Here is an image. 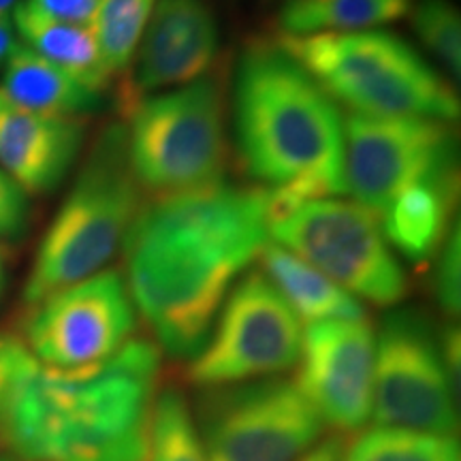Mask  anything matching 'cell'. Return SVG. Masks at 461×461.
I'll return each instance as SVG.
<instances>
[{"label": "cell", "mask_w": 461, "mask_h": 461, "mask_svg": "<svg viewBox=\"0 0 461 461\" xmlns=\"http://www.w3.org/2000/svg\"><path fill=\"white\" fill-rule=\"evenodd\" d=\"M269 241L261 186L218 182L143 203L122 246L126 286L154 344L193 359L224 299Z\"/></svg>", "instance_id": "obj_1"}, {"label": "cell", "mask_w": 461, "mask_h": 461, "mask_svg": "<svg viewBox=\"0 0 461 461\" xmlns=\"http://www.w3.org/2000/svg\"><path fill=\"white\" fill-rule=\"evenodd\" d=\"M163 353L132 338L96 366H37L0 412V448L17 461H143Z\"/></svg>", "instance_id": "obj_2"}, {"label": "cell", "mask_w": 461, "mask_h": 461, "mask_svg": "<svg viewBox=\"0 0 461 461\" xmlns=\"http://www.w3.org/2000/svg\"><path fill=\"white\" fill-rule=\"evenodd\" d=\"M233 129L246 176L267 190L269 221L308 201L348 194L344 113L278 41H255L241 54Z\"/></svg>", "instance_id": "obj_3"}, {"label": "cell", "mask_w": 461, "mask_h": 461, "mask_svg": "<svg viewBox=\"0 0 461 461\" xmlns=\"http://www.w3.org/2000/svg\"><path fill=\"white\" fill-rule=\"evenodd\" d=\"M143 203L126 152L124 124H107L37 248L22 291L26 308L103 272L122 250Z\"/></svg>", "instance_id": "obj_4"}, {"label": "cell", "mask_w": 461, "mask_h": 461, "mask_svg": "<svg viewBox=\"0 0 461 461\" xmlns=\"http://www.w3.org/2000/svg\"><path fill=\"white\" fill-rule=\"evenodd\" d=\"M276 41L348 113L442 122L459 118L461 103L451 82L397 34H280Z\"/></svg>", "instance_id": "obj_5"}, {"label": "cell", "mask_w": 461, "mask_h": 461, "mask_svg": "<svg viewBox=\"0 0 461 461\" xmlns=\"http://www.w3.org/2000/svg\"><path fill=\"white\" fill-rule=\"evenodd\" d=\"M126 118V152L143 194L157 199L224 182L227 99L214 75L146 96Z\"/></svg>", "instance_id": "obj_6"}, {"label": "cell", "mask_w": 461, "mask_h": 461, "mask_svg": "<svg viewBox=\"0 0 461 461\" xmlns=\"http://www.w3.org/2000/svg\"><path fill=\"white\" fill-rule=\"evenodd\" d=\"M269 240L302 257L359 302L393 308L408 276L376 214L338 197L314 199L269 221Z\"/></svg>", "instance_id": "obj_7"}, {"label": "cell", "mask_w": 461, "mask_h": 461, "mask_svg": "<svg viewBox=\"0 0 461 461\" xmlns=\"http://www.w3.org/2000/svg\"><path fill=\"white\" fill-rule=\"evenodd\" d=\"M303 327L261 269L246 272L224 299L186 378L201 391L276 378L297 366Z\"/></svg>", "instance_id": "obj_8"}, {"label": "cell", "mask_w": 461, "mask_h": 461, "mask_svg": "<svg viewBox=\"0 0 461 461\" xmlns=\"http://www.w3.org/2000/svg\"><path fill=\"white\" fill-rule=\"evenodd\" d=\"M193 412L207 461H295L325 434L297 384L278 376L201 391Z\"/></svg>", "instance_id": "obj_9"}, {"label": "cell", "mask_w": 461, "mask_h": 461, "mask_svg": "<svg viewBox=\"0 0 461 461\" xmlns=\"http://www.w3.org/2000/svg\"><path fill=\"white\" fill-rule=\"evenodd\" d=\"M457 376L436 327L414 310H393L376 331L372 419L378 428L453 436Z\"/></svg>", "instance_id": "obj_10"}, {"label": "cell", "mask_w": 461, "mask_h": 461, "mask_svg": "<svg viewBox=\"0 0 461 461\" xmlns=\"http://www.w3.org/2000/svg\"><path fill=\"white\" fill-rule=\"evenodd\" d=\"M137 331V310L124 276L103 269L28 308V353L45 370L73 372L109 359Z\"/></svg>", "instance_id": "obj_11"}, {"label": "cell", "mask_w": 461, "mask_h": 461, "mask_svg": "<svg viewBox=\"0 0 461 461\" xmlns=\"http://www.w3.org/2000/svg\"><path fill=\"white\" fill-rule=\"evenodd\" d=\"M346 188L359 205L383 216L402 190L457 165L451 122L344 113Z\"/></svg>", "instance_id": "obj_12"}, {"label": "cell", "mask_w": 461, "mask_h": 461, "mask_svg": "<svg viewBox=\"0 0 461 461\" xmlns=\"http://www.w3.org/2000/svg\"><path fill=\"white\" fill-rule=\"evenodd\" d=\"M374 357L376 331L366 319L312 322L303 330L293 383L339 436L372 419Z\"/></svg>", "instance_id": "obj_13"}, {"label": "cell", "mask_w": 461, "mask_h": 461, "mask_svg": "<svg viewBox=\"0 0 461 461\" xmlns=\"http://www.w3.org/2000/svg\"><path fill=\"white\" fill-rule=\"evenodd\" d=\"M218 54V26L205 0H157L131 62V77L118 90L126 115L141 99L205 77Z\"/></svg>", "instance_id": "obj_14"}, {"label": "cell", "mask_w": 461, "mask_h": 461, "mask_svg": "<svg viewBox=\"0 0 461 461\" xmlns=\"http://www.w3.org/2000/svg\"><path fill=\"white\" fill-rule=\"evenodd\" d=\"M84 140V118L28 112L0 92V169L26 194H48L60 186Z\"/></svg>", "instance_id": "obj_15"}, {"label": "cell", "mask_w": 461, "mask_h": 461, "mask_svg": "<svg viewBox=\"0 0 461 461\" xmlns=\"http://www.w3.org/2000/svg\"><path fill=\"white\" fill-rule=\"evenodd\" d=\"M457 194L459 167L402 190L384 210L380 224L389 246L412 263L431 261L453 229Z\"/></svg>", "instance_id": "obj_16"}, {"label": "cell", "mask_w": 461, "mask_h": 461, "mask_svg": "<svg viewBox=\"0 0 461 461\" xmlns=\"http://www.w3.org/2000/svg\"><path fill=\"white\" fill-rule=\"evenodd\" d=\"M0 92L34 113L82 118L99 109L103 95L51 65L26 45H15L0 71Z\"/></svg>", "instance_id": "obj_17"}, {"label": "cell", "mask_w": 461, "mask_h": 461, "mask_svg": "<svg viewBox=\"0 0 461 461\" xmlns=\"http://www.w3.org/2000/svg\"><path fill=\"white\" fill-rule=\"evenodd\" d=\"M11 22L14 31L34 54L60 67L62 71L101 95L109 88L112 73L103 62L99 43L90 26L58 20L28 0H20L15 5L11 11Z\"/></svg>", "instance_id": "obj_18"}, {"label": "cell", "mask_w": 461, "mask_h": 461, "mask_svg": "<svg viewBox=\"0 0 461 461\" xmlns=\"http://www.w3.org/2000/svg\"><path fill=\"white\" fill-rule=\"evenodd\" d=\"M257 261L299 321L312 325L325 321L366 319V308L359 299L276 241L269 240L265 244Z\"/></svg>", "instance_id": "obj_19"}, {"label": "cell", "mask_w": 461, "mask_h": 461, "mask_svg": "<svg viewBox=\"0 0 461 461\" xmlns=\"http://www.w3.org/2000/svg\"><path fill=\"white\" fill-rule=\"evenodd\" d=\"M411 7L412 0H286L278 28L288 37L374 31L406 17Z\"/></svg>", "instance_id": "obj_20"}, {"label": "cell", "mask_w": 461, "mask_h": 461, "mask_svg": "<svg viewBox=\"0 0 461 461\" xmlns=\"http://www.w3.org/2000/svg\"><path fill=\"white\" fill-rule=\"evenodd\" d=\"M143 461H207L193 406L177 387L157 391Z\"/></svg>", "instance_id": "obj_21"}, {"label": "cell", "mask_w": 461, "mask_h": 461, "mask_svg": "<svg viewBox=\"0 0 461 461\" xmlns=\"http://www.w3.org/2000/svg\"><path fill=\"white\" fill-rule=\"evenodd\" d=\"M157 0H96L90 28L107 71H129Z\"/></svg>", "instance_id": "obj_22"}, {"label": "cell", "mask_w": 461, "mask_h": 461, "mask_svg": "<svg viewBox=\"0 0 461 461\" xmlns=\"http://www.w3.org/2000/svg\"><path fill=\"white\" fill-rule=\"evenodd\" d=\"M342 461H461V457L453 436L376 425L344 448Z\"/></svg>", "instance_id": "obj_23"}, {"label": "cell", "mask_w": 461, "mask_h": 461, "mask_svg": "<svg viewBox=\"0 0 461 461\" xmlns=\"http://www.w3.org/2000/svg\"><path fill=\"white\" fill-rule=\"evenodd\" d=\"M411 24L419 41L445 65L448 75L461 73V17L451 0H419L411 7Z\"/></svg>", "instance_id": "obj_24"}, {"label": "cell", "mask_w": 461, "mask_h": 461, "mask_svg": "<svg viewBox=\"0 0 461 461\" xmlns=\"http://www.w3.org/2000/svg\"><path fill=\"white\" fill-rule=\"evenodd\" d=\"M461 233L459 222L453 224L451 233L447 235L445 244L440 246L436 258L434 278L431 288L440 310L447 316H457L461 308Z\"/></svg>", "instance_id": "obj_25"}, {"label": "cell", "mask_w": 461, "mask_h": 461, "mask_svg": "<svg viewBox=\"0 0 461 461\" xmlns=\"http://www.w3.org/2000/svg\"><path fill=\"white\" fill-rule=\"evenodd\" d=\"M37 366L39 363L28 353L24 339L15 333L0 331V412L14 389Z\"/></svg>", "instance_id": "obj_26"}, {"label": "cell", "mask_w": 461, "mask_h": 461, "mask_svg": "<svg viewBox=\"0 0 461 461\" xmlns=\"http://www.w3.org/2000/svg\"><path fill=\"white\" fill-rule=\"evenodd\" d=\"M28 194L0 169V240H14L28 224Z\"/></svg>", "instance_id": "obj_27"}, {"label": "cell", "mask_w": 461, "mask_h": 461, "mask_svg": "<svg viewBox=\"0 0 461 461\" xmlns=\"http://www.w3.org/2000/svg\"><path fill=\"white\" fill-rule=\"evenodd\" d=\"M28 3H32L45 14L58 17V20L86 26H90L96 7V0H28Z\"/></svg>", "instance_id": "obj_28"}, {"label": "cell", "mask_w": 461, "mask_h": 461, "mask_svg": "<svg viewBox=\"0 0 461 461\" xmlns=\"http://www.w3.org/2000/svg\"><path fill=\"white\" fill-rule=\"evenodd\" d=\"M344 448H346L344 436L333 434V436L322 438V440L316 442L310 451H305L302 457L295 461H342Z\"/></svg>", "instance_id": "obj_29"}, {"label": "cell", "mask_w": 461, "mask_h": 461, "mask_svg": "<svg viewBox=\"0 0 461 461\" xmlns=\"http://www.w3.org/2000/svg\"><path fill=\"white\" fill-rule=\"evenodd\" d=\"M15 31L11 15H0V71H3L5 62L11 56V51L15 50Z\"/></svg>", "instance_id": "obj_30"}, {"label": "cell", "mask_w": 461, "mask_h": 461, "mask_svg": "<svg viewBox=\"0 0 461 461\" xmlns=\"http://www.w3.org/2000/svg\"><path fill=\"white\" fill-rule=\"evenodd\" d=\"M5 280H7V261H5V252L0 248V293L5 288Z\"/></svg>", "instance_id": "obj_31"}, {"label": "cell", "mask_w": 461, "mask_h": 461, "mask_svg": "<svg viewBox=\"0 0 461 461\" xmlns=\"http://www.w3.org/2000/svg\"><path fill=\"white\" fill-rule=\"evenodd\" d=\"M17 3L20 0H0V15H11V11H14Z\"/></svg>", "instance_id": "obj_32"}, {"label": "cell", "mask_w": 461, "mask_h": 461, "mask_svg": "<svg viewBox=\"0 0 461 461\" xmlns=\"http://www.w3.org/2000/svg\"><path fill=\"white\" fill-rule=\"evenodd\" d=\"M0 461H17L14 455L11 453H7V451H3V448H0Z\"/></svg>", "instance_id": "obj_33"}]
</instances>
